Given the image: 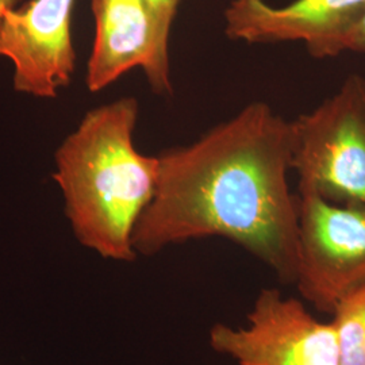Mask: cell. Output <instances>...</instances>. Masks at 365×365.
I'll return each instance as SVG.
<instances>
[{
  "mask_svg": "<svg viewBox=\"0 0 365 365\" xmlns=\"http://www.w3.org/2000/svg\"><path fill=\"white\" fill-rule=\"evenodd\" d=\"M291 120L252 102L192 144L158 156L156 192L133 235L137 255L222 237L284 284L298 272V195L291 192Z\"/></svg>",
  "mask_w": 365,
  "mask_h": 365,
  "instance_id": "obj_1",
  "label": "cell"
},
{
  "mask_svg": "<svg viewBox=\"0 0 365 365\" xmlns=\"http://www.w3.org/2000/svg\"><path fill=\"white\" fill-rule=\"evenodd\" d=\"M137 119L131 96L95 107L54 155L53 179L72 233L106 260L137 259L134 230L156 192L158 156L137 150Z\"/></svg>",
  "mask_w": 365,
  "mask_h": 365,
  "instance_id": "obj_2",
  "label": "cell"
},
{
  "mask_svg": "<svg viewBox=\"0 0 365 365\" xmlns=\"http://www.w3.org/2000/svg\"><path fill=\"white\" fill-rule=\"evenodd\" d=\"M291 126L298 191L365 206V78L348 76Z\"/></svg>",
  "mask_w": 365,
  "mask_h": 365,
  "instance_id": "obj_3",
  "label": "cell"
},
{
  "mask_svg": "<svg viewBox=\"0 0 365 365\" xmlns=\"http://www.w3.org/2000/svg\"><path fill=\"white\" fill-rule=\"evenodd\" d=\"M295 286L303 300L327 314L365 287V206L298 191Z\"/></svg>",
  "mask_w": 365,
  "mask_h": 365,
  "instance_id": "obj_4",
  "label": "cell"
},
{
  "mask_svg": "<svg viewBox=\"0 0 365 365\" xmlns=\"http://www.w3.org/2000/svg\"><path fill=\"white\" fill-rule=\"evenodd\" d=\"M209 341L235 365H341L333 324L317 319L303 302L276 288L261 289L245 327L217 322Z\"/></svg>",
  "mask_w": 365,
  "mask_h": 365,
  "instance_id": "obj_5",
  "label": "cell"
},
{
  "mask_svg": "<svg viewBox=\"0 0 365 365\" xmlns=\"http://www.w3.org/2000/svg\"><path fill=\"white\" fill-rule=\"evenodd\" d=\"M91 10L95 37L86 76L90 92L141 68L152 91L172 93L170 30L150 0H91Z\"/></svg>",
  "mask_w": 365,
  "mask_h": 365,
  "instance_id": "obj_6",
  "label": "cell"
},
{
  "mask_svg": "<svg viewBox=\"0 0 365 365\" xmlns=\"http://www.w3.org/2000/svg\"><path fill=\"white\" fill-rule=\"evenodd\" d=\"M76 0H30L0 24V57L14 66V90L53 99L71 83L76 52L71 24Z\"/></svg>",
  "mask_w": 365,
  "mask_h": 365,
  "instance_id": "obj_7",
  "label": "cell"
},
{
  "mask_svg": "<svg viewBox=\"0 0 365 365\" xmlns=\"http://www.w3.org/2000/svg\"><path fill=\"white\" fill-rule=\"evenodd\" d=\"M365 13V0H294L272 6L267 0H232L225 34L247 43L303 42L315 58L345 53V42Z\"/></svg>",
  "mask_w": 365,
  "mask_h": 365,
  "instance_id": "obj_8",
  "label": "cell"
},
{
  "mask_svg": "<svg viewBox=\"0 0 365 365\" xmlns=\"http://www.w3.org/2000/svg\"><path fill=\"white\" fill-rule=\"evenodd\" d=\"M331 324L337 334L341 365H365V287L339 303Z\"/></svg>",
  "mask_w": 365,
  "mask_h": 365,
  "instance_id": "obj_9",
  "label": "cell"
},
{
  "mask_svg": "<svg viewBox=\"0 0 365 365\" xmlns=\"http://www.w3.org/2000/svg\"><path fill=\"white\" fill-rule=\"evenodd\" d=\"M150 3L155 7L163 24L170 30L182 0H150Z\"/></svg>",
  "mask_w": 365,
  "mask_h": 365,
  "instance_id": "obj_10",
  "label": "cell"
},
{
  "mask_svg": "<svg viewBox=\"0 0 365 365\" xmlns=\"http://www.w3.org/2000/svg\"><path fill=\"white\" fill-rule=\"evenodd\" d=\"M345 52L365 54V13L345 42Z\"/></svg>",
  "mask_w": 365,
  "mask_h": 365,
  "instance_id": "obj_11",
  "label": "cell"
},
{
  "mask_svg": "<svg viewBox=\"0 0 365 365\" xmlns=\"http://www.w3.org/2000/svg\"><path fill=\"white\" fill-rule=\"evenodd\" d=\"M21 1L22 0H0V24H1L3 16L6 15V13L18 7Z\"/></svg>",
  "mask_w": 365,
  "mask_h": 365,
  "instance_id": "obj_12",
  "label": "cell"
}]
</instances>
